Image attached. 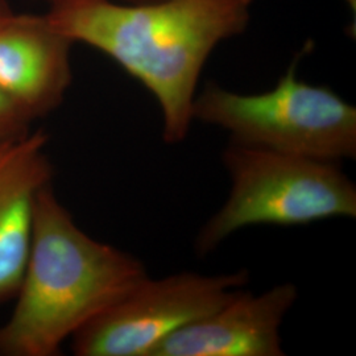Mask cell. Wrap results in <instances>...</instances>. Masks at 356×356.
Returning <instances> with one entry per match:
<instances>
[{
    "label": "cell",
    "mask_w": 356,
    "mask_h": 356,
    "mask_svg": "<svg viewBox=\"0 0 356 356\" xmlns=\"http://www.w3.org/2000/svg\"><path fill=\"white\" fill-rule=\"evenodd\" d=\"M254 0H56L45 13L73 42L102 51L152 92L163 139L185 140L195 89L216 45L242 33Z\"/></svg>",
    "instance_id": "6da1fadb"
},
{
    "label": "cell",
    "mask_w": 356,
    "mask_h": 356,
    "mask_svg": "<svg viewBox=\"0 0 356 356\" xmlns=\"http://www.w3.org/2000/svg\"><path fill=\"white\" fill-rule=\"evenodd\" d=\"M15 13H13L10 4L6 0H0V26H3L4 23H7L8 20H11Z\"/></svg>",
    "instance_id": "30bf717a"
},
{
    "label": "cell",
    "mask_w": 356,
    "mask_h": 356,
    "mask_svg": "<svg viewBox=\"0 0 356 356\" xmlns=\"http://www.w3.org/2000/svg\"><path fill=\"white\" fill-rule=\"evenodd\" d=\"M229 198L195 239L201 257L250 226H306L355 218L356 186L339 163L231 143L222 152Z\"/></svg>",
    "instance_id": "3957f363"
},
{
    "label": "cell",
    "mask_w": 356,
    "mask_h": 356,
    "mask_svg": "<svg viewBox=\"0 0 356 356\" xmlns=\"http://www.w3.org/2000/svg\"><path fill=\"white\" fill-rule=\"evenodd\" d=\"M298 298L293 284L261 294L239 289L227 302L178 329L151 356H281L280 327Z\"/></svg>",
    "instance_id": "8992f818"
},
{
    "label": "cell",
    "mask_w": 356,
    "mask_h": 356,
    "mask_svg": "<svg viewBox=\"0 0 356 356\" xmlns=\"http://www.w3.org/2000/svg\"><path fill=\"white\" fill-rule=\"evenodd\" d=\"M120 3H129V4H138V3H147V1H154V0H114Z\"/></svg>",
    "instance_id": "8fae6325"
},
{
    "label": "cell",
    "mask_w": 356,
    "mask_h": 356,
    "mask_svg": "<svg viewBox=\"0 0 356 356\" xmlns=\"http://www.w3.org/2000/svg\"><path fill=\"white\" fill-rule=\"evenodd\" d=\"M300 51L277 85L239 94L209 83L193 103V120L226 129L231 143L341 163L356 157V108L327 86L297 78Z\"/></svg>",
    "instance_id": "277c9868"
},
{
    "label": "cell",
    "mask_w": 356,
    "mask_h": 356,
    "mask_svg": "<svg viewBox=\"0 0 356 356\" xmlns=\"http://www.w3.org/2000/svg\"><path fill=\"white\" fill-rule=\"evenodd\" d=\"M31 119L0 91V143L26 132Z\"/></svg>",
    "instance_id": "9c48e42d"
},
{
    "label": "cell",
    "mask_w": 356,
    "mask_h": 356,
    "mask_svg": "<svg viewBox=\"0 0 356 356\" xmlns=\"http://www.w3.org/2000/svg\"><path fill=\"white\" fill-rule=\"evenodd\" d=\"M139 259L76 226L51 185L38 193L26 270L0 355L53 356L61 344L145 279Z\"/></svg>",
    "instance_id": "7a4b0ae2"
},
{
    "label": "cell",
    "mask_w": 356,
    "mask_h": 356,
    "mask_svg": "<svg viewBox=\"0 0 356 356\" xmlns=\"http://www.w3.org/2000/svg\"><path fill=\"white\" fill-rule=\"evenodd\" d=\"M248 281L245 269L216 276L182 272L157 280L147 276L76 331L73 351L79 356H151L168 335L214 312Z\"/></svg>",
    "instance_id": "5b68a950"
},
{
    "label": "cell",
    "mask_w": 356,
    "mask_h": 356,
    "mask_svg": "<svg viewBox=\"0 0 356 356\" xmlns=\"http://www.w3.org/2000/svg\"><path fill=\"white\" fill-rule=\"evenodd\" d=\"M48 135L29 132L0 143V301L17 292L31 250L35 204L49 185Z\"/></svg>",
    "instance_id": "ba28073f"
},
{
    "label": "cell",
    "mask_w": 356,
    "mask_h": 356,
    "mask_svg": "<svg viewBox=\"0 0 356 356\" xmlns=\"http://www.w3.org/2000/svg\"><path fill=\"white\" fill-rule=\"evenodd\" d=\"M73 41L45 15H16L0 26V91L32 119L53 111L72 82Z\"/></svg>",
    "instance_id": "52a82bcc"
},
{
    "label": "cell",
    "mask_w": 356,
    "mask_h": 356,
    "mask_svg": "<svg viewBox=\"0 0 356 356\" xmlns=\"http://www.w3.org/2000/svg\"><path fill=\"white\" fill-rule=\"evenodd\" d=\"M44 1H48V3L51 4V3H53V1H56V0H44Z\"/></svg>",
    "instance_id": "7c38bea8"
}]
</instances>
